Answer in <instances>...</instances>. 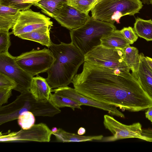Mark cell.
<instances>
[{
	"label": "cell",
	"instance_id": "35",
	"mask_svg": "<svg viewBox=\"0 0 152 152\" xmlns=\"http://www.w3.org/2000/svg\"><path fill=\"white\" fill-rule=\"evenodd\" d=\"M144 4H150L151 0H140Z\"/></svg>",
	"mask_w": 152,
	"mask_h": 152
},
{
	"label": "cell",
	"instance_id": "9",
	"mask_svg": "<svg viewBox=\"0 0 152 152\" xmlns=\"http://www.w3.org/2000/svg\"><path fill=\"white\" fill-rule=\"evenodd\" d=\"M103 124L113 136L103 137L102 142L114 141L119 140L137 138L147 142H152V138L143 135L141 124L139 122L130 125L123 124L115 119L113 117L105 115L104 117Z\"/></svg>",
	"mask_w": 152,
	"mask_h": 152
},
{
	"label": "cell",
	"instance_id": "11",
	"mask_svg": "<svg viewBox=\"0 0 152 152\" xmlns=\"http://www.w3.org/2000/svg\"><path fill=\"white\" fill-rule=\"evenodd\" d=\"M52 132L46 124L39 123L34 124L30 129H21L16 132H9L6 135H0L1 142L17 141H33L49 142Z\"/></svg>",
	"mask_w": 152,
	"mask_h": 152
},
{
	"label": "cell",
	"instance_id": "37",
	"mask_svg": "<svg viewBox=\"0 0 152 152\" xmlns=\"http://www.w3.org/2000/svg\"><path fill=\"white\" fill-rule=\"evenodd\" d=\"M150 4H151L152 6V0H151Z\"/></svg>",
	"mask_w": 152,
	"mask_h": 152
},
{
	"label": "cell",
	"instance_id": "28",
	"mask_svg": "<svg viewBox=\"0 0 152 152\" xmlns=\"http://www.w3.org/2000/svg\"><path fill=\"white\" fill-rule=\"evenodd\" d=\"M120 32L129 44H132L138 38L133 28L131 27H125L120 30Z\"/></svg>",
	"mask_w": 152,
	"mask_h": 152
},
{
	"label": "cell",
	"instance_id": "15",
	"mask_svg": "<svg viewBox=\"0 0 152 152\" xmlns=\"http://www.w3.org/2000/svg\"><path fill=\"white\" fill-rule=\"evenodd\" d=\"M51 89L46 79L38 75L32 78L29 90L36 100L46 101L49 100Z\"/></svg>",
	"mask_w": 152,
	"mask_h": 152
},
{
	"label": "cell",
	"instance_id": "1",
	"mask_svg": "<svg viewBox=\"0 0 152 152\" xmlns=\"http://www.w3.org/2000/svg\"><path fill=\"white\" fill-rule=\"evenodd\" d=\"M72 83L80 94L122 110L139 112L152 107V99L131 73L118 74L85 61L82 71L75 76Z\"/></svg>",
	"mask_w": 152,
	"mask_h": 152
},
{
	"label": "cell",
	"instance_id": "22",
	"mask_svg": "<svg viewBox=\"0 0 152 152\" xmlns=\"http://www.w3.org/2000/svg\"><path fill=\"white\" fill-rule=\"evenodd\" d=\"M50 30L35 31L21 34L17 37L23 39L39 43L49 48L52 43L50 37Z\"/></svg>",
	"mask_w": 152,
	"mask_h": 152
},
{
	"label": "cell",
	"instance_id": "32",
	"mask_svg": "<svg viewBox=\"0 0 152 152\" xmlns=\"http://www.w3.org/2000/svg\"><path fill=\"white\" fill-rule=\"evenodd\" d=\"M86 132L85 129L83 127H81L79 128L77 131V134L80 135H83Z\"/></svg>",
	"mask_w": 152,
	"mask_h": 152
},
{
	"label": "cell",
	"instance_id": "30",
	"mask_svg": "<svg viewBox=\"0 0 152 152\" xmlns=\"http://www.w3.org/2000/svg\"><path fill=\"white\" fill-rule=\"evenodd\" d=\"M12 90L11 88H0V106L7 103L8 99L12 95Z\"/></svg>",
	"mask_w": 152,
	"mask_h": 152
},
{
	"label": "cell",
	"instance_id": "16",
	"mask_svg": "<svg viewBox=\"0 0 152 152\" xmlns=\"http://www.w3.org/2000/svg\"><path fill=\"white\" fill-rule=\"evenodd\" d=\"M20 10L0 4V30L9 31L12 28Z\"/></svg>",
	"mask_w": 152,
	"mask_h": 152
},
{
	"label": "cell",
	"instance_id": "12",
	"mask_svg": "<svg viewBox=\"0 0 152 152\" xmlns=\"http://www.w3.org/2000/svg\"><path fill=\"white\" fill-rule=\"evenodd\" d=\"M51 92L69 97L82 105L96 107L107 112L111 115L125 118L124 115L115 106L97 101L86 96L77 92L74 88L66 86L51 89Z\"/></svg>",
	"mask_w": 152,
	"mask_h": 152
},
{
	"label": "cell",
	"instance_id": "34",
	"mask_svg": "<svg viewBox=\"0 0 152 152\" xmlns=\"http://www.w3.org/2000/svg\"><path fill=\"white\" fill-rule=\"evenodd\" d=\"M41 0H23L24 3L32 4H33L37 3Z\"/></svg>",
	"mask_w": 152,
	"mask_h": 152
},
{
	"label": "cell",
	"instance_id": "10",
	"mask_svg": "<svg viewBox=\"0 0 152 152\" xmlns=\"http://www.w3.org/2000/svg\"><path fill=\"white\" fill-rule=\"evenodd\" d=\"M15 57L9 52L0 54V72L13 80L17 84L14 90L21 93L29 90L33 77L18 65Z\"/></svg>",
	"mask_w": 152,
	"mask_h": 152
},
{
	"label": "cell",
	"instance_id": "19",
	"mask_svg": "<svg viewBox=\"0 0 152 152\" xmlns=\"http://www.w3.org/2000/svg\"><path fill=\"white\" fill-rule=\"evenodd\" d=\"M66 2V0H41L33 5L41 9L42 11L54 18Z\"/></svg>",
	"mask_w": 152,
	"mask_h": 152
},
{
	"label": "cell",
	"instance_id": "8",
	"mask_svg": "<svg viewBox=\"0 0 152 152\" xmlns=\"http://www.w3.org/2000/svg\"><path fill=\"white\" fill-rule=\"evenodd\" d=\"M53 22L50 18L28 9L20 11L11 34L16 36L32 32L50 30Z\"/></svg>",
	"mask_w": 152,
	"mask_h": 152
},
{
	"label": "cell",
	"instance_id": "21",
	"mask_svg": "<svg viewBox=\"0 0 152 152\" xmlns=\"http://www.w3.org/2000/svg\"><path fill=\"white\" fill-rule=\"evenodd\" d=\"M133 29L138 36L147 41H152V20L136 19Z\"/></svg>",
	"mask_w": 152,
	"mask_h": 152
},
{
	"label": "cell",
	"instance_id": "5",
	"mask_svg": "<svg viewBox=\"0 0 152 152\" xmlns=\"http://www.w3.org/2000/svg\"><path fill=\"white\" fill-rule=\"evenodd\" d=\"M142 3L140 0H98L91 10V17L112 24H119L122 17L139 13Z\"/></svg>",
	"mask_w": 152,
	"mask_h": 152
},
{
	"label": "cell",
	"instance_id": "3",
	"mask_svg": "<svg viewBox=\"0 0 152 152\" xmlns=\"http://www.w3.org/2000/svg\"><path fill=\"white\" fill-rule=\"evenodd\" d=\"M25 111L32 112L35 116L51 117L61 112L49 100H36L29 90L21 93L10 104L0 106V125L17 119L19 115Z\"/></svg>",
	"mask_w": 152,
	"mask_h": 152
},
{
	"label": "cell",
	"instance_id": "20",
	"mask_svg": "<svg viewBox=\"0 0 152 152\" xmlns=\"http://www.w3.org/2000/svg\"><path fill=\"white\" fill-rule=\"evenodd\" d=\"M124 60L132 71V74L137 73L139 69L140 63L138 49L128 45L122 50Z\"/></svg>",
	"mask_w": 152,
	"mask_h": 152
},
{
	"label": "cell",
	"instance_id": "14",
	"mask_svg": "<svg viewBox=\"0 0 152 152\" xmlns=\"http://www.w3.org/2000/svg\"><path fill=\"white\" fill-rule=\"evenodd\" d=\"M140 63L137 72L132 74L142 88L152 99V69L147 62L143 53L139 54Z\"/></svg>",
	"mask_w": 152,
	"mask_h": 152
},
{
	"label": "cell",
	"instance_id": "25",
	"mask_svg": "<svg viewBox=\"0 0 152 152\" xmlns=\"http://www.w3.org/2000/svg\"><path fill=\"white\" fill-rule=\"evenodd\" d=\"M35 116L34 114L30 111L23 112L18 117V124L23 129H30L34 125L35 121Z\"/></svg>",
	"mask_w": 152,
	"mask_h": 152
},
{
	"label": "cell",
	"instance_id": "17",
	"mask_svg": "<svg viewBox=\"0 0 152 152\" xmlns=\"http://www.w3.org/2000/svg\"><path fill=\"white\" fill-rule=\"evenodd\" d=\"M101 45L110 48L123 49L130 45L121 33L116 29L110 34L103 37L101 39Z\"/></svg>",
	"mask_w": 152,
	"mask_h": 152
},
{
	"label": "cell",
	"instance_id": "23",
	"mask_svg": "<svg viewBox=\"0 0 152 152\" xmlns=\"http://www.w3.org/2000/svg\"><path fill=\"white\" fill-rule=\"evenodd\" d=\"M49 100L56 107L58 108L68 107L73 110L75 108L81 109L82 105L78 102L67 97L56 93H51Z\"/></svg>",
	"mask_w": 152,
	"mask_h": 152
},
{
	"label": "cell",
	"instance_id": "4",
	"mask_svg": "<svg viewBox=\"0 0 152 152\" xmlns=\"http://www.w3.org/2000/svg\"><path fill=\"white\" fill-rule=\"evenodd\" d=\"M116 29L114 24L91 17L83 25L70 30L71 43L84 56L101 45L103 37Z\"/></svg>",
	"mask_w": 152,
	"mask_h": 152
},
{
	"label": "cell",
	"instance_id": "6",
	"mask_svg": "<svg viewBox=\"0 0 152 152\" xmlns=\"http://www.w3.org/2000/svg\"><path fill=\"white\" fill-rule=\"evenodd\" d=\"M122 50L108 48L100 45L84 55L85 61L108 68L119 75H128L131 74L130 69L124 60Z\"/></svg>",
	"mask_w": 152,
	"mask_h": 152
},
{
	"label": "cell",
	"instance_id": "18",
	"mask_svg": "<svg viewBox=\"0 0 152 152\" xmlns=\"http://www.w3.org/2000/svg\"><path fill=\"white\" fill-rule=\"evenodd\" d=\"M57 140L62 142H82L93 140H101L103 137L102 135L97 136H83L67 132L61 128L57 132L52 133Z\"/></svg>",
	"mask_w": 152,
	"mask_h": 152
},
{
	"label": "cell",
	"instance_id": "7",
	"mask_svg": "<svg viewBox=\"0 0 152 152\" xmlns=\"http://www.w3.org/2000/svg\"><path fill=\"white\" fill-rule=\"evenodd\" d=\"M15 62L25 71L34 77L40 73L47 72L55 60L49 48L33 49L15 57Z\"/></svg>",
	"mask_w": 152,
	"mask_h": 152
},
{
	"label": "cell",
	"instance_id": "26",
	"mask_svg": "<svg viewBox=\"0 0 152 152\" xmlns=\"http://www.w3.org/2000/svg\"><path fill=\"white\" fill-rule=\"evenodd\" d=\"M0 4L17 9L20 11L29 9L33 4L24 3L23 0H0Z\"/></svg>",
	"mask_w": 152,
	"mask_h": 152
},
{
	"label": "cell",
	"instance_id": "33",
	"mask_svg": "<svg viewBox=\"0 0 152 152\" xmlns=\"http://www.w3.org/2000/svg\"><path fill=\"white\" fill-rule=\"evenodd\" d=\"M145 59L148 64L152 69V58L147 56H145Z\"/></svg>",
	"mask_w": 152,
	"mask_h": 152
},
{
	"label": "cell",
	"instance_id": "31",
	"mask_svg": "<svg viewBox=\"0 0 152 152\" xmlns=\"http://www.w3.org/2000/svg\"><path fill=\"white\" fill-rule=\"evenodd\" d=\"M145 117L152 122V107H149L145 113Z\"/></svg>",
	"mask_w": 152,
	"mask_h": 152
},
{
	"label": "cell",
	"instance_id": "29",
	"mask_svg": "<svg viewBox=\"0 0 152 152\" xmlns=\"http://www.w3.org/2000/svg\"><path fill=\"white\" fill-rule=\"evenodd\" d=\"M16 83L8 76L0 72V88L14 89L16 87Z\"/></svg>",
	"mask_w": 152,
	"mask_h": 152
},
{
	"label": "cell",
	"instance_id": "2",
	"mask_svg": "<svg viewBox=\"0 0 152 152\" xmlns=\"http://www.w3.org/2000/svg\"><path fill=\"white\" fill-rule=\"evenodd\" d=\"M49 48L55 60L47 72L46 81L51 88L67 86L84 62V56L71 42L56 44L52 42Z\"/></svg>",
	"mask_w": 152,
	"mask_h": 152
},
{
	"label": "cell",
	"instance_id": "24",
	"mask_svg": "<svg viewBox=\"0 0 152 152\" xmlns=\"http://www.w3.org/2000/svg\"><path fill=\"white\" fill-rule=\"evenodd\" d=\"M98 0H66V3L82 13L88 14Z\"/></svg>",
	"mask_w": 152,
	"mask_h": 152
},
{
	"label": "cell",
	"instance_id": "27",
	"mask_svg": "<svg viewBox=\"0 0 152 152\" xmlns=\"http://www.w3.org/2000/svg\"><path fill=\"white\" fill-rule=\"evenodd\" d=\"M10 35L9 31L0 30V54L8 52V49L11 45Z\"/></svg>",
	"mask_w": 152,
	"mask_h": 152
},
{
	"label": "cell",
	"instance_id": "36",
	"mask_svg": "<svg viewBox=\"0 0 152 152\" xmlns=\"http://www.w3.org/2000/svg\"><path fill=\"white\" fill-rule=\"evenodd\" d=\"M58 129L56 127H54L52 128V130H51L52 133H55L57 132Z\"/></svg>",
	"mask_w": 152,
	"mask_h": 152
},
{
	"label": "cell",
	"instance_id": "13",
	"mask_svg": "<svg viewBox=\"0 0 152 152\" xmlns=\"http://www.w3.org/2000/svg\"><path fill=\"white\" fill-rule=\"evenodd\" d=\"M90 17L66 3L54 18L62 26L71 30L83 25Z\"/></svg>",
	"mask_w": 152,
	"mask_h": 152
}]
</instances>
